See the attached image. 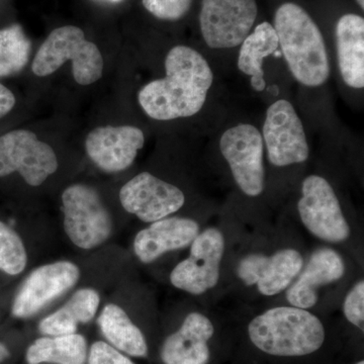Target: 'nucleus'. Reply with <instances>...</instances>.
Returning a JSON list of instances; mask_svg holds the SVG:
<instances>
[{
  "mask_svg": "<svg viewBox=\"0 0 364 364\" xmlns=\"http://www.w3.org/2000/svg\"><path fill=\"white\" fill-rule=\"evenodd\" d=\"M164 78L151 81L139 91L138 100L147 116L171 121L202 111L214 74L202 54L188 46H176L165 59Z\"/></svg>",
  "mask_w": 364,
  "mask_h": 364,
  "instance_id": "obj_1",
  "label": "nucleus"
},
{
  "mask_svg": "<svg viewBox=\"0 0 364 364\" xmlns=\"http://www.w3.org/2000/svg\"><path fill=\"white\" fill-rule=\"evenodd\" d=\"M273 28L296 80L309 87L324 85L330 75L324 38L305 9L291 2L282 4L275 13Z\"/></svg>",
  "mask_w": 364,
  "mask_h": 364,
  "instance_id": "obj_2",
  "label": "nucleus"
},
{
  "mask_svg": "<svg viewBox=\"0 0 364 364\" xmlns=\"http://www.w3.org/2000/svg\"><path fill=\"white\" fill-rule=\"evenodd\" d=\"M248 334L258 349L275 356L308 355L325 341L322 322L296 306H277L261 314L251 321Z\"/></svg>",
  "mask_w": 364,
  "mask_h": 364,
  "instance_id": "obj_3",
  "label": "nucleus"
},
{
  "mask_svg": "<svg viewBox=\"0 0 364 364\" xmlns=\"http://www.w3.org/2000/svg\"><path fill=\"white\" fill-rule=\"evenodd\" d=\"M72 62V73L78 85H93L102 77L104 58L95 43L86 40L77 26L55 28L36 54L33 73L46 77L58 70L66 61Z\"/></svg>",
  "mask_w": 364,
  "mask_h": 364,
  "instance_id": "obj_4",
  "label": "nucleus"
},
{
  "mask_svg": "<svg viewBox=\"0 0 364 364\" xmlns=\"http://www.w3.org/2000/svg\"><path fill=\"white\" fill-rule=\"evenodd\" d=\"M64 229L76 246L92 249L111 236V215L97 191L85 184H73L62 195Z\"/></svg>",
  "mask_w": 364,
  "mask_h": 364,
  "instance_id": "obj_5",
  "label": "nucleus"
},
{
  "mask_svg": "<svg viewBox=\"0 0 364 364\" xmlns=\"http://www.w3.org/2000/svg\"><path fill=\"white\" fill-rule=\"evenodd\" d=\"M298 210L306 229L321 240L340 243L350 236L336 193L324 177H306L301 186Z\"/></svg>",
  "mask_w": 364,
  "mask_h": 364,
  "instance_id": "obj_6",
  "label": "nucleus"
},
{
  "mask_svg": "<svg viewBox=\"0 0 364 364\" xmlns=\"http://www.w3.org/2000/svg\"><path fill=\"white\" fill-rule=\"evenodd\" d=\"M222 155L241 191L258 196L264 191L263 138L252 124H240L228 129L220 140Z\"/></svg>",
  "mask_w": 364,
  "mask_h": 364,
  "instance_id": "obj_7",
  "label": "nucleus"
},
{
  "mask_svg": "<svg viewBox=\"0 0 364 364\" xmlns=\"http://www.w3.org/2000/svg\"><path fill=\"white\" fill-rule=\"evenodd\" d=\"M58 169L54 150L28 130L0 136V177L20 172L26 183L39 186Z\"/></svg>",
  "mask_w": 364,
  "mask_h": 364,
  "instance_id": "obj_8",
  "label": "nucleus"
},
{
  "mask_svg": "<svg viewBox=\"0 0 364 364\" xmlns=\"http://www.w3.org/2000/svg\"><path fill=\"white\" fill-rule=\"evenodd\" d=\"M255 0H203L200 14L203 40L213 49L241 45L257 18Z\"/></svg>",
  "mask_w": 364,
  "mask_h": 364,
  "instance_id": "obj_9",
  "label": "nucleus"
},
{
  "mask_svg": "<svg viewBox=\"0 0 364 364\" xmlns=\"http://www.w3.org/2000/svg\"><path fill=\"white\" fill-rule=\"evenodd\" d=\"M262 138L268 159L274 166L303 163L310 155L303 123L287 100H277L268 107Z\"/></svg>",
  "mask_w": 364,
  "mask_h": 364,
  "instance_id": "obj_10",
  "label": "nucleus"
},
{
  "mask_svg": "<svg viewBox=\"0 0 364 364\" xmlns=\"http://www.w3.org/2000/svg\"><path fill=\"white\" fill-rule=\"evenodd\" d=\"M191 245V255L174 267L170 282L176 289L200 296L219 282L225 239L219 230L210 228L198 234Z\"/></svg>",
  "mask_w": 364,
  "mask_h": 364,
  "instance_id": "obj_11",
  "label": "nucleus"
},
{
  "mask_svg": "<svg viewBox=\"0 0 364 364\" xmlns=\"http://www.w3.org/2000/svg\"><path fill=\"white\" fill-rule=\"evenodd\" d=\"M119 200L127 212L141 221L154 223L181 210L186 198L173 184L142 172L121 188Z\"/></svg>",
  "mask_w": 364,
  "mask_h": 364,
  "instance_id": "obj_12",
  "label": "nucleus"
},
{
  "mask_svg": "<svg viewBox=\"0 0 364 364\" xmlns=\"http://www.w3.org/2000/svg\"><path fill=\"white\" fill-rule=\"evenodd\" d=\"M79 274L78 267L69 261H59L33 270L14 299L13 315L32 317L75 286Z\"/></svg>",
  "mask_w": 364,
  "mask_h": 364,
  "instance_id": "obj_13",
  "label": "nucleus"
},
{
  "mask_svg": "<svg viewBox=\"0 0 364 364\" xmlns=\"http://www.w3.org/2000/svg\"><path fill=\"white\" fill-rule=\"evenodd\" d=\"M301 253L284 249L272 256L249 254L239 262L237 275L246 286L256 284L263 296H272L286 291L303 268Z\"/></svg>",
  "mask_w": 364,
  "mask_h": 364,
  "instance_id": "obj_14",
  "label": "nucleus"
},
{
  "mask_svg": "<svg viewBox=\"0 0 364 364\" xmlns=\"http://www.w3.org/2000/svg\"><path fill=\"white\" fill-rule=\"evenodd\" d=\"M145 136L134 126L98 127L88 134L85 149L91 161L109 173L123 171L135 161Z\"/></svg>",
  "mask_w": 364,
  "mask_h": 364,
  "instance_id": "obj_15",
  "label": "nucleus"
},
{
  "mask_svg": "<svg viewBox=\"0 0 364 364\" xmlns=\"http://www.w3.org/2000/svg\"><path fill=\"white\" fill-rule=\"evenodd\" d=\"M200 234L198 223L188 218H164L136 234L134 250L139 260L151 263L163 254L186 248Z\"/></svg>",
  "mask_w": 364,
  "mask_h": 364,
  "instance_id": "obj_16",
  "label": "nucleus"
},
{
  "mask_svg": "<svg viewBox=\"0 0 364 364\" xmlns=\"http://www.w3.org/2000/svg\"><path fill=\"white\" fill-rule=\"evenodd\" d=\"M344 273V261L336 251L330 248L318 249L296 282L287 289V301L304 310L313 308L318 301V289L337 282Z\"/></svg>",
  "mask_w": 364,
  "mask_h": 364,
  "instance_id": "obj_17",
  "label": "nucleus"
},
{
  "mask_svg": "<svg viewBox=\"0 0 364 364\" xmlns=\"http://www.w3.org/2000/svg\"><path fill=\"white\" fill-rule=\"evenodd\" d=\"M214 326L200 313L186 316L181 329L165 340L161 350L164 364H208V340L214 335Z\"/></svg>",
  "mask_w": 364,
  "mask_h": 364,
  "instance_id": "obj_18",
  "label": "nucleus"
},
{
  "mask_svg": "<svg viewBox=\"0 0 364 364\" xmlns=\"http://www.w3.org/2000/svg\"><path fill=\"white\" fill-rule=\"evenodd\" d=\"M336 45L342 79L349 87H364V20L347 14L336 26Z\"/></svg>",
  "mask_w": 364,
  "mask_h": 364,
  "instance_id": "obj_19",
  "label": "nucleus"
},
{
  "mask_svg": "<svg viewBox=\"0 0 364 364\" xmlns=\"http://www.w3.org/2000/svg\"><path fill=\"white\" fill-rule=\"evenodd\" d=\"M279 38L272 23L263 21L242 42L238 57L239 70L251 77L256 91L265 90L263 60L279 49Z\"/></svg>",
  "mask_w": 364,
  "mask_h": 364,
  "instance_id": "obj_20",
  "label": "nucleus"
},
{
  "mask_svg": "<svg viewBox=\"0 0 364 364\" xmlns=\"http://www.w3.org/2000/svg\"><path fill=\"white\" fill-rule=\"evenodd\" d=\"M100 301L95 289H79L65 306L40 323L41 333L49 336L75 334L79 323L90 322L95 317Z\"/></svg>",
  "mask_w": 364,
  "mask_h": 364,
  "instance_id": "obj_21",
  "label": "nucleus"
},
{
  "mask_svg": "<svg viewBox=\"0 0 364 364\" xmlns=\"http://www.w3.org/2000/svg\"><path fill=\"white\" fill-rule=\"evenodd\" d=\"M105 339L119 350L131 356L144 358L147 355L148 346L142 331L117 305H107L97 320Z\"/></svg>",
  "mask_w": 364,
  "mask_h": 364,
  "instance_id": "obj_22",
  "label": "nucleus"
},
{
  "mask_svg": "<svg viewBox=\"0 0 364 364\" xmlns=\"http://www.w3.org/2000/svg\"><path fill=\"white\" fill-rule=\"evenodd\" d=\"M87 344L78 334L45 337L36 340L26 352L28 364H85Z\"/></svg>",
  "mask_w": 364,
  "mask_h": 364,
  "instance_id": "obj_23",
  "label": "nucleus"
},
{
  "mask_svg": "<svg viewBox=\"0 0 364 364\" xmlns=\"http://www.w3.org/2000/svg\"><path fill=\"white\" fill-rule=\"evenodd\" d=\"M32 43L18 23L0 30V77H7L25 68Z\"/></svg>",
  "mask_w": 364,
  "mask_h": 364,
  "instance_id": "obj_24",
  "label": "nucleus"
},
{
  "mask_svg": "<svg viewBox=\"0 0 364 364\" xmlns=\"http://www.w3.org/2000/svg\"><path fill=\"white\" fill-rule=\"evenodd\" d=\"M28 261L21 237L11 227L0 222V269L7 274H18Z\"/></svg>",
  "mask_w": 364,
  "mask_h": 364,
  "instance_id": "obj_25",
  "label": "nucleus"
},
{
  "mask_svg": "<svg viewBox=\"0 0 364 364\" xmlns=\"http://www.w3.org/2000/svg\"><path fill=\"white\" fill-rule=\"evenodd\" d=\"M193 0H142L144 7L162 21H178L191 9Z\"/></svg>",
  "mask_w": 364,
  "mask_h": 364,
  "instance_id": "obj_26",
  "label": "nucleus"
},
{
  "mask_svg": "<svg viewBox=\"0 0 364 364\" xmlns=\"http://www.w3.org/2000/svg\"><path fill=\"white\" fill-rule=\"evenodd\" d=\"M343 312L347 320L364 331V282L355 284L345 299Z\"/></svg>",
  "mask_w": 364,
  "mask_h": 364,
  "instance_id": "obj_27",
  "label": "nucleus"
},
{
  "mask_svg": "<svg viewBox=\"0 0 364 364\" xmlns=\"http://www.w3.org/2000/svg\"><path fill=\"white\" fill-rule=\"evenodd\" d=\"M88 364H135L112 345L98 341L91 346Z\"/></svg>",
  "mask_w": 364,
  "mask_h": 364,
  "instance_id": "obj_28",
  "label": "nucleus"
},
{
  "mask_svg": "<svg viewBox=\"0 0 364 364\" xmlns=\"http://www.w3.org/2000/svg\"><path fill=\"white\" fill-rule=\"evenodd\" d=\"M16 105V97L6 86L0 85V119L11 112Z\"/></svg>",
  "mask_w": 364,
  "mask_h": 364,
  "instance_id": "obj_29",
  "label": "nucleus"
},
{
  "mask_svg": "<svg viewBox=\"0 0 364 364\" xmlns=\"http://www.w3.org/2000/svg\"><path fill=\"white\" fill-rule=\"evenodd\" d=\"M9 356V351L7 350L6 346L4 344L0 343V363L6 360L7 358Z\"/></svg>",
  "mask_w": 364,
  "mask_h": 364,
  "instance_id": "obj_30",
  "label": "nucleus"
},
{
  "mask_svg": "<svg viewBox=\"0 0 364 364\" xmlns=\"http://www.w3.org/2000/svg\"><path fill=\"white\" fill-rule=\"evenodd\" d=\"M358 6L361 7V9H364V0H356Z\"/></svg>",
  "mask_w": 364,
  "mask_h": 364,
  "instance_id": "obj_31",
  "label": "nucleus"
},
{
  "mask_svg": "<svg viewBox=\"0 0 364 364\" xmlns=\"http://www.w3.org/2000/svg\"><path fill=\"white\" fill-rule=\"evenodd\" d=\"M356 364H364V361L361 360V361H359V363H356Z\"/></svg>",
  "mask_w": 364,
  "mask_h": 364,
  "instance_id": "obj_32",
  "label": "nucleus"
},
{
  "mask_svg": "<svg viewBox=\"0 0 364 364\" xmlns=\"http://www.w3.org/2000/svg\"><path fill=\"white\" fill-rule=\"evenodd\" d=\"M114 1H117V0H114Z\"/></svg>",
  "mask_w": 364,
  "mask_h": 364,
  "instance_id": "obj_33",
  "label": "nucleus"
}]
</instances>
